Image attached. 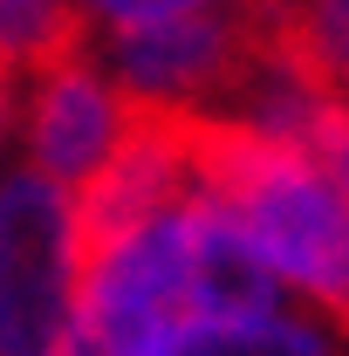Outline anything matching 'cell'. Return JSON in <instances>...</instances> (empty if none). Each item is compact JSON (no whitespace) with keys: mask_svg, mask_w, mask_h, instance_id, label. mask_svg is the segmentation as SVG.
<instances>
[{"mask_svg":"<svg viewBox=\"0 0 349 356\" xmlns=\"http://www.w3.org/2000/svg\"><path fill=\"white\" fill-rule=\"evenodd\" d=\"M192 185L213 192L261 247L281 288L308 295L349 336V192L302 144H274L213 110H178Z\"/></svg>","mask_w":349,"mask_h":356,"instance_id":"cell-1","label":"cell"},{"mask_svg":"<svg viewBox=\"0 0 349 356\" xmlns=\"http://www.w3.org/2000/svg\"><path fill=\"white\" fill-rule=\"evenodd\" d=\"M192 199V192H185ZM185 199L165 213L137 220L131 233L89 247L76 261V315L96 343L117 356H151L178 322H192V233H185Z\"/></svg>","mask_w":349,"mask_h":356,"instance_id":"cell-2","label":"cell"},{"mask_svg":"<svg viewBox=\"0 0 349 356\" xmlns=\"http://www.w3.org/2000/svg\"><path fill=\"white\" fill-rule=\"evenodd\" d=\"M76 315V213L69 192L28 172L0 178V356H55Z\"/></svg>","mask_w":349,"mask_h":356,"instance_id":"cell-3","label":"cell"},{"mask_svg":"<svg viewBox=\"0 0 349 356\" xmlns=\"http://www.w3.org/2000/svg\"><path fill=\"white\" fill-rule=\"evenodd\" d=\"M254 55V14L247 7H192L172 21H144L110 35V76L124 96L172 103V110H219Z\"/></svg>","mask_w":349,"mask_h":356,"instance_id":"cell-4","label":"cell"},{"mask_svg":"<svg viewBox=\"0 0 349 356\" xmlns=\"http://www.w3.org/2000/svg\"><path fill=\"white\" fill-rule=\"evenodd\" d=\"M124 124H131V96L110 83V76H96L89 48L35 69V96H28V158H35V172L55 178L62 192H76V185L117 151Z\"/></svg>","mask_w":349,"mask_h":356,"instance_id":"cell-5","label":"cell"},{"mask_svg":"<svg viewBox=\"0 0 349 356\" xmlns=\"http://www.w3.org/2000/svg\"><path fill=\"white\" fill-rule=\"evenodd\" d=\"M185 233H192V322L199 315H261L281 309V281L247 240V226L219 206L213 192L192 185L185 199Z\"/></svg>","mask_w":349,"mask_h":356,"instance_id":"cell-6","label":"cell"},{"mask_svg":"<svg viewBox=\"0 0 349 356\" xmlns=\"http://www.w3.org/2000/svg\"><path fill=\"white\" fill-rule=\"evenodd\" d=\"M151 356H336V336L308 315L261 309V315H199L178 322Z\"/></svg>","mask_w":349,"mask_h":356,"instance_id":"cell-7","label":"cell"},{"mask_svg":"<svg viewBox=\"0 0 349 356\" xmlns=\"http://www.w3.org/2000/svg\"><path fill=\"white\" fill-rule=\"evenodd\" d=\"M89 48V14L76 0H0V69H48Z\"/></svg>","mask_w":349,"mask_h":356,"instance_id":"cell-8","label":"cell"},{"mask_svg":"<svg viewBox=\"0 0 349 356\" xmlns=\"http://www.w3.org/2000/svg\"><path fill=\"white\" fill-rule=\"evenodd\" d=\"M89 14V28H144V21H172V14H192V7H213V0H76Z\"/></svg>","mask_w":349,"mask_h":356,"instance_id":"cell-9","label":"cell"},{"mask_svg":"<svg viewBox=\"0 0 349 356\" xmlns=\"http://www.w3.org/2000/svg\"><path fill=\"white\" fill-rule=\"evenodd\" d=\"M308 158L322 165V172L336 178L349 192V96H336L322 117H315V137H308Z\"/></svg>","mask_w":349,"mask_h":356,"instance_id":"cell-10","label":"cell"},{"mask_svg":"<svg viewBox=\"0 0 349 356\" xmlns=\"http://www.w3.org/2000/svg\"><path fill=\"white\" fill-rule=\"evenodd\" d=\"M55 356H117V350H110V343H96L83 322H69V329H62V343H55Z\"/></svg>","mask_w":349,"mask_h":356,"instance_id":"cell-11","label":"cell"},{"mask_svg":"<svg viewBox=\"0 0 349 356\" xmlns=\"http://www.w3.org/2000/svg\"><path fill=\"white\" fill-rule=\"evenodd\" d=\"M7 124H14V83H7V69H0V137H7Z\"/></svg>","mask_w":349,"mask_h":356,"instance_id":"cell-12","label":"cell"},{"mask_svg":"<svg viewBox=\"0 0 349 356\" xmlns=\"http://www.w3.org/2000/svg\"><path fill=\"white\" fill-rule=\"evenodd\" d=\"M247 14H274V7H288V0H240Z\"/></svg>","mask_w":349,"mask_h":356,"instance_id":"cell-13","label":"cell"}]
</instances>
